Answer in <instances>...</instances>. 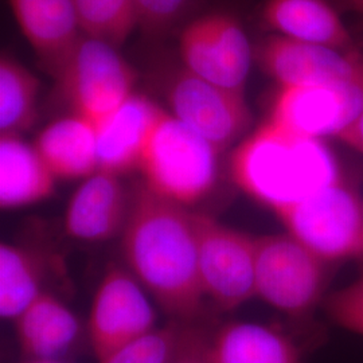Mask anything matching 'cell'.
<instances>
[{
    "label": "cell",
    "instance_id": "obj_1",
    "mask_svg": "<svg viewBox=\"0 0 363 363\" xmlns=\"http://www.w3.org/2000/svg\"><path fill=\"white\" fill-rule=\"evenodd\" d=\"M121 233L130 271L163 311L174 322L196 323L206 296L198 272L194 213L142 183L130 196Z\"/></svg>",
    "mask_w": 363,
    "mask_h": 363
},
{
    "label": "cell",
    "instance_id": "obj_2",
    "mask_svg": "<svg viewBox=\"0 0 363 363\" xmlns=\"http://www.w3.org/2000/svg\"><path fill=\"white\" fill-rule=\"evenodd\" d=\"M234 183L273 213L343 178L323 140L306 138L267 118L234 150Z\"/></svg>",
    "mask_w": 363,
    "mask_h": 363
},
{
    "label": "cell",
    "instance_id": "obj_3",
    "mask_svg": "<svg viewBox=\"0 0 363 363\" xmlns=\"http://www.w3.org/2000/svg\"><path fill=\"white\" fill-rule=\"evenodd\" d=\"M220 151L181 120L164 113L144 150L139 169L152 193L182 206L213 190Z\"/></svg>",
    "mask_w": 363,
    "mask_h": 363
},
{
    "label": "cell",
    "instance_id": "obj_4",
    "mask_svg": "<svg viewBox=\"0 0 363 363\" xmlns=\"http://www.w3.org/2000/svg\"><path fill=\"white\" fill-rule=\"evenodd\" d=\"M274 214L327 264L363 259V199L345 178Z\"/></svg>",
    "mask_w": 363,
    "mask_h": 363
},
{
    "label": "cell",
    "instance_id": "obj_5",
    "mask_svg": "<svg viewBox=\"0 0 363 363\" xmlns=\"http://www.w3.org/2000/svg\"><path fill=\"white\" fill-rule=\"evenodd\" d=\"M136 78L116 48L82 35L55 81L74 115L97 125L135 93Z\"/></svg>",
    "mask_w": 363,
    "mask_h": 363
},
{
    "label": "cell",
    "instance_id": "obj_6",
    "mask_svg": "<svg viewBox=\"0 0 363 363\" xmlns=\"http://www.w3.org/2000/svg\"><path fill=\"white\" fill-rule=\"evenodd\" d=\"M198 272L205 296L225 311L256 296L257 237L194 213Z\"/></svg>",
    "mask_w": 363,
    "mask_h": 363
},
{
    "label": "cell",
    "instance_id": "obj_7",
    "mask_svg": "<svg viewBox=\"0 0 363 363\" xmlns=\"http://www.w3.org/2000/svg\"><path fill=\"white\" fill-rule=\"evenodd\" d=\"M325 265L289 233L257 237L256 296L288 315L307 313L325 291Z\"/></svg>",
    "mask_w": 363,
    "mask_h": 363
},
{
    "label": "cell",
    "instance_id": "obj_8",
    "mask_svg": "<svg viewBox=\"0 0 363 363\" xmlns=\"http://www.w3.org/2000/svg\"><path fill=\"white\" fill-rule=\"evenodd\" d=\"M171 115L194 130L220 152L252 123L244 91H229L195 76L184 66L163 81Z\"/></svg>",
    "mask_w": 363,
    "mask_h": 363
},
{
    "label": "cell",
    "instance_id": "obj_9",
    "mask_svg": "<svg viewBox=\"0 0 363 363\" xmlns=\"http://www.w3.org/2000/svg\"><path fill=\"white\" fill-rule=\"evenodd\" d=\"M182 65L195 76L229 89L244 91L255 52L247 33L229 13L203 15L182 31Z\"/></svg>",
    "mask_w": 363,
    "mask_h": 363
},
{
    "label": "cell",
    "instance_id": "obj_10",
    "mask_svg": "<svg viewBox=\"0 0 363 363\" xmlns=\"http://www.w3.org/2000/svg\"><path fill=\"white\" fill-rule=\"evenodd\" d=\"M363 112V76L315 86L280 88L269 120L306 138H337Z\"/></svg>",
    "mask_w": 363,
    "mask_h": 363
},
{
    "label": "cell",
    "instance_id": "obj_11",
    "mask_svg": "<svg viewBox=\"0 0 363 363\" xmlns=\"http://www.w3.org/2000/svg\"><path fill=\"white\" fill-rule=\"evenodd\" d=\"M155 330V311L132 274L112 265L91 301L88 335L96 358L112 352Z\"/></svg>",
    "mask_w": 363,
    "mask_h": 363
},
{
    "label": "cell",
    "instance_id": "obj_12",
    "mask_svg": "<svg viewBox=\"0 0 363 363\" xmlns=\"http://www.w3.org/2000/svg\"><path fill=\"white\" fill-rule=\"evenodd\" d=\"M255 60L280 88L315 86L363 76V54L271 35L259 42Z\"/></svg>",
    "mask_w": 363,
    "mask_h": 363
},
{
    "label": "cell",
    "instance_id": "obj_13",
    "mask_svg": "<svg viewBox=\"0 0 363 363\" xmlns=\"http://www.w3.org/2000/svg\"><path fill=\"white\" fill-rule=\"evenodd\" d=\"M166 111L133 93L97 128L99 171L121 177L139 169L144 150Z\"/></svg>",
    "mask_w": 363,
    "mask_h": 363
},
{
    "label": "cell",
    "instance_id": "obj_14",
    "mask_svg": "<svg viewBox=\"0 0 363 363\" xmlns=\"http://www.w3.org/2000/svg\"><path fill=\"white\" fill-rule=\"evenodd\" d=\"M7 1L40 66L57 77L81 38L74 0Z\"/></svg>",
    "mask_w": 363,
    "mask_h": 363
},
{
    "label": "cell",
    "instance_id": "obj_15",
    "mask_svg": "<svg viewBox=\"0 0 363 363\" xmlns=\"http://www.w3.org/2000/svg\"><path fill=\"white\" fill-rule=\"evenodd\" d=\"M130 198L120 177L97 171L78 187L69 201L65 230L85 242H103L123 232Z\"/></svg>",
    "mask_w": 363,
    "mask_h": 363
},
{
    "label": "cell",
    "instance_id": "obj_16",
    "mask_svg": "<svg viewBox=\"0 0 363 363\" xmlns=\"http://www.w3.org/2000/svg\"><path fill=\"white\" fill-rule=\"evenodd\" d=\"M261 18L277 35L307 43L357 50L350 30L330 0H267Z\"/></svg>",
    "mask_w": 363,
    "mask_h": 363
},
{
    "label": "cell",
    "instance_id": "obj_17",
    "mask_svg": "<svg viewBox=\"0 0 363 363\" xmlns=\"http://www.w3.org/2000/svg\"><path fill=\"white\" fill-rule=\"evenodd\" d=\"M13 320L19 347L28 359H60L79 335L76 315L48 291L40 292Z\"/></svg>",
    "mask_w": 363,
    "mask_h": 363
},
{
    "label": "cell",
    "instance_id": "obj_18",
    "mask_svg": "<svg viewBox=\"0 0 363 363\" xmlns=\"http://www.w3.org/2000/svg\"><path fill=\"white\" fill-rule=\"evenodd\" d=\"M34 147L57 179L89 178L99 171L97 128L84 117L54 121L39 133Z\"/></svg>",
    "mask_w": 363,
    "mask_h": 363
},
{
    "label": "cell",
    "instance_id": "obj_19",
    "mask_svg": "<svg viewBox=\"0 0 363 363\" xmlns=\"http://www.w3.org/2000/svg\"><path fill=\"white\" fill-rule=\"evenodd\" d=\"M55 177L34 145L16 135L0 136V206L26 208L50 198Z\"/></svg>",
    "mask_w": 363,
    "mask_h": 363
},
{
    "label": "cell",
    "instance_id": "obj_20",
    "mask_svg": "<svg viewBox=\"0 0 363 363\" xmlns=\"http://www.w3.org/2000/svg\"><path fill=\"white\" fill-rule=\"evenodd\" d=\"M210 363H301L296 342L269 325L230 322L210 337Z\"/></svg>",
    "mask_w": 363,
    "mask_h": 363
},
{
    "label": "cell",
    "instance_id": "obj_21",
    "mask_svg": "<svg viewBox=\"0 0 363 363\" xmlns=\"http://www.w3.org/2000/svg\"><path fill=\"white\" fill-rule=\"evenodd\" d=\"M46 267L37 250L3 242L0 245V313L15 319L38 296Z\"/></svg>",
    "mask_w": 363,
    "mask_h": 363
},
{
    "label": "cell",
    "instance_id": "obj_22",
    "mask_svg": "<svg viewBox=\"0 0 363 363\" xmlns=\"http://www.w3.org/2000/svg\"><path fill=\"white\" fill-rule=\"evenodd\" d=\"M39 79L7 54L0 60V133L16 135L37 120Z\"/></svg>",
    "mask_w": 363,
    "mask_h": 363
},
{
    "label": "cell",
    "instance_id": "obj_23",
    "mask_svg": "<svg viewBox=\"0 0 363 363\" xmlns=\"http://www.w3.org/2000/svg\"><path fill=\"white\" fill-rule=\"evenodd\" d=\"M84 35L118 49L138 26L135 0H74Z\"/></svg>",
    "mask_w": 363,
    "mask_h": 363
},
{
    "label": "cell",
    "instance_id": "obj_24",
    "mask_svg": "<svg viewBox=\"0 0 363 363\" xmlns=\"http://www.w3.org/2000/svg\"><path fill=\"white\" fill-rule=\"evenodd\" d=\"M183 323L171 322L108 355L100 363H171Z\"/></svg>",
    "mask_w": 363,
    "mask_h": 363
},
{
    "label": "cell",
    "instance_id": "obj_25",
    "mask_svg": "<svg viewBox=\"0 0 363 363\" xmlns=\"http://www.w3.org/2000/svg\"><path fill=\"white\" fill-rule=\"evenodd\" d=\"M325 308L334 323L363 335V273L349 286L328 295Z\"/></svg>",
    "mask_w": 363,
    "mask_h": 363
},
{
    "label": "cell",
    "instance_id": "obj_26",
    "mask_svg": "<svg viewBox=\"0 0 363 363\" xmlns=\"http://www.w3.org/2000/svg\"><path fill=\"white\" fill-rule=\"evenodd\" d=\"M191 0H135L138 26L157 35L169 30L189 7Z\"/></svg>",
    "mask_w": 363,
    "mask_h": 363
},
{
    "label": "cell",
    "instance_id": "obj_27",
    "mask_svg": "<svg viewBox=\"0 0 363 363\" xmlns=\"http://www.w3.org/2000/svg\"><path fill=\"white\" fill-rule=\"evenodd\" d=\"M208 331L196 323L183 325L181 337L171 363H210Z\"/></svg>",
    "mask_w": 363,
    "mask_h": 363
},
{
    "label": "cell",
    "instance_id": "obj_28",
    "mask_svg": "<svg viewBox=\"0 0 363 363\" xmlns=\"http://www.w3.org/2000/svg\"><path fill=\"white\" fill-rule=\"evenodd\" d=\"M335 139L349 147L354 152L363 156V112L346 130H342Z\"/></svg>",
    "mask_w": 363,
    "mask_h": 363
},
{
    "label": "cell",
    "instance_id": "obj_29",
    "mask_svg": "<svg viewBox=\"0 0 363 363\" xmlns=\"http://www.w3.org/2000/svg\"><path fill=\"white\" fill-rule=\"evenodd\" d=\"M339 11L343 13H352L358 16V19L363 18V0H330Z\"/></svg>",
    "mask_w": 363,
    "mask_h": 363
},
{
    "label": "cell",
    "instance_id": "obj_30",
    "mask_svg": "<svg viewBox=\"0 0 363 363\" xmlns=\"http://www.w3.org/2000/svg\"><path fill=\"white\" fill-rule=\"evenodd\" d=\"M21 363H64L60 359H27L25 362Z\"/></svg>",
    "mask_w": 363,
    "mask_h": 363
},
{
    "label": "cell",
    "instance_id": "obj_31",
    "mask_svg": "<svg viewBox=\"0 0 363 363\" xmlns=\"http://www.w3.org/2000/svg\"><path fill=\"white\" fill-rule=\"evenodd\" d=\"M357 30H359V31H363V18H361V19H358V22H357Z\"/></svg>",
    "mask_w": 363,
    "mask_h": 363
}]
</instances>
